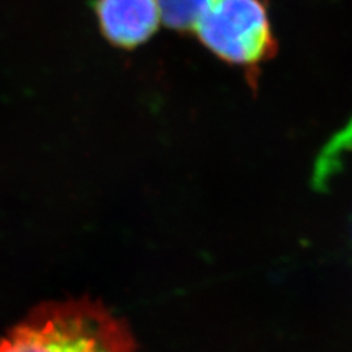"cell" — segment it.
Returning a JSON list of instances; mask_svg holds the SVG:
<instances>
[{
	"mask_svg": "<svg viewBox=\"0 0 352 352\" xmlns=\"http://www.w3.org/2000/svg\"><path fill=\"white\" fill-rule=\"evenodd\" d=\"M191 34L216 58L244 68L251 84L279 49L266 0H208Z\"/></svg>",
	"mask_w": 352,
	"mask_h": 352,
	"instance_id": "cell-2",
	"label": "cell"
},
{
	"mask_svg": "<svg viewBox=\"0 0 352 352\" xmlns=\"http://www.w3.org/2000/svg\"><path fill=\"white\" fill-rule=\"evenodd\" d=\"M157 2L164 24L175 31L191 32L208 0H157ZM266 2L269 3V0Z\"/></svg>",
	"mask_w": 352,
	"mask_h": 352,
	"instance_id": "cell-4",
	"label": "cell"
},
{
	"mask_svg": "<svg viewBox=\"0 0 352 352\" xmlns=\"http://www.w3.org/2000/svg\"><path fill=\"white\" fill-rule=\"evenodd\" d=\"M0 352H138L128 327L87 300L43 305L0 336Z\"/></svg>",
	"mask_w": 352,
	"mask_h": 352,
	"instance_id": "cell-1",
	"label": "cell"
},
{
	"mask_svg": "<svg viewBox=\"0 0 352 352\" xmlns=\"http://www.w3.org/2000/svg\"><path fill=\"white\" fill-rule=\"evenodd\" d=\"M94 10L104 38L126 50L150 40L163 22L157 0H97Z\"/></svg>",
	"mask_w": 352,
	"mask_h": 352,
	"instance_id": "cell-3",
	"label": "cell"
}]
</instances>
